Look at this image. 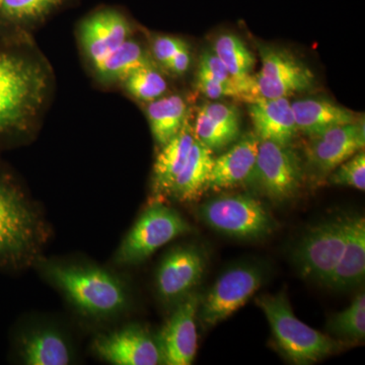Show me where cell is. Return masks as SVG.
I'll return each instance as SVG.
<instances>
[{"label":"cell","mask_w":365,"mask_h":365,"mask_svg":"<svg viewBox=\"0 0 365 365\" xmlns=\"http://www.w3.org/2000/svg\"><path fill=\"white\" fill-rule=\"evenodd\" d=\"M51 73L35 52L0 43V137L25 131L40 116Z\"/></svg>","instance_id":"cell-1"},{"label":"cell","mask_w":365,"mask_h":365,"mask_svg":"<svg viewBox=\"0 0 365 365\" xmlns=\"http://www.w3.org/2000/svg\"><path fill=\"white\" fill-rule=\"evenodd\" d=\"M43 271L72 306L90 318H111L122 313L128 304L124 283L98 266L48 262L43 265Z\"/></svg>","instance_id":"cell-2"},{"label":"cell","mask_w":365,"mask_h":365,"mask_svg":"<svg viewBox=\"0 0 365 365\" xmlns=\"http://www.w3.org/2000/svg\"><path fill=\"white\" fill-rule=\"evenodd\" d=\"M278 347L295 364H311L337 351L339 344L295 317L284 292L257 297Z\"/></svg>","instance_id":"cell-3"},{"label":"cell","mask_w":365,"mask_h":365,"mask_svg":"<svg viewBox=\"0 0 365 365\" xmlns=\"http://www.w3.org/2000/svg\"><path fill=\"white\" fill-rule=\"evenodd\" d=\"M41 223L18 187L0 174V265L19 266L33 256Z\"/></svg>","instance_id":"cell-4"},{"label":"cell","mask_w":365,"mask_h":365,"mask_svg":"<svg viewBox=\"0 0 365 365\" xmlns=\"http://www.w3.org/2000/svg\"><path fill=\"white\" fill-rule=\"evenodd\" d=\"M191 232V225L176 209L155 202L144 210L124 237L115 262L119 266L138 265L173 240Z\"/></svg>","instance_id":"cell-5"},{"label":"cell","mask_w":365,"mask_h":365,"mask_svg":"<svg viewBox=\"0 0 365 365\" xmlns=\"http://www.w3.org/2000/svg\"><path fill=\"white\" fill-rule=\"evenodd\" d=\"M199 216L209 227L227 237L259 240L272 234L276 227L270 212L249 195H222L206 201Z\"/></svg>","instance_id":"cell-6"},{"label":"cell","mask_w":365,"mask_h":365,"mask_svg":"<svg viewBox=\"0 0 365 365\" xmlns=\"http://www.w3.org/2000/svg\"><path fill=\"white\" fill-rule=\"evenodd\" d=\"M265 276L264 268L255 263L225 270L199 302L198 318L204 328L218 325L239 311L258 292Z\"/></svg>","instance_id":"cell-7"},{"label":"cell","mask_w":365,"mask_h":365,"mask_svg":"<svg viewBox=\"0 0 365 365\" xmlns=\"http://www.w3.org/2000/svg\"><path fill=\"white\" fill-rule=\"evenodd\" d=\"M346 241L345 215L313 225L304 232L294 252L302 277L328 285L339 263Z\"/></svg>","instance_id":"cell-8"},{"label":"cell","mask_w":365,"mask_h":365,"mask_svg":"<svg viewBox=\"0 0 365 365\" xmlns=\"http://www.w3.org/2000/svg\"><path fill=\"white\" fill-rule=\"evenodd\" d=\"M252 180L270 200L284 202L299 191L304 170L299 158L289 145L260 139Z\"/></svg>","instance_id":"cell-9"},{"label":"cell","mask_w":365,"mask_h":365,"mask_svg":"<svg viewBox=\"0 0 365 365\" xmlns=\"http://www.w3.org/2000/svg\"><path fill=\"white\" fill-rule=\"evenodd\" d=\"M261 69L255 76L259 98H288L309 90L314 85V74L297 56L275 46L259 47Z\"/></svg>","instance_id":"cell-10"},{"label":"cell","mask_w":365,"mask_h":365,"mask_svg":"<svg viewBox=\"0 0 365 365\" xmlns=\"http://www.w3.org/2000/svg\"><path fill=\"white\" fill-rule=\"evenodd\" d=\"M206 254L193 245L170 250L163 257L155 275L160 299L167 304H176L194 292L205 271Z\"/></svg>","instance_id":"cell-11"},{"label":"cell","mask_w":365,"mask_h":365,"mask_svg":"<svg viewBox=\"0 0 365 365\" xmlns=\"http://www.w3.org/2000/svg\"><path fill=\"white\" fill-rule=\"evenodd\" d=\"M309 137L304 150L307 165L317 176H328L341 163L364 150V117L354 123L335 127Z\"/></svg>","instance_id":"cell-12"},{"label":"cell","mask_w":365,"mask_h":365,"mask_svg":"<svg viewBox=\"0 0 365 365\" xmlns=\"http://www.w3.org/2000/svg\"><path fill=\"white\" fill-rule=\"evenodd\" d=\"M93 352L115 365L163 364L162 350L158 338L139 325L102 334L93 343Z\"/></svg>","instance_id":"cell-13"},{"label":"cell","mask_w":365,"mask_h":365,"mask_svg":"<svg viewBox=\"0 0 365 365\" xmlns=\"http://www.w3.org/2000/svg\"><path fill=\"white\" fill-rule=\"evenodd\" d=\"M131 35L130 21L113 9L93 11L79 26V42L93 71Z\"/></svg>","instance_id":"cell-14"},{"label":"cell","mask_w":365,"mask_h":365,"mask_svg":"<svg viewBox=\"0 0 365 365\" xmlns=\"http://www.w3.org/2000/svg\"><path fill=\"white\" fill-rule=\"evenodd\" d=\"M200 297L192 292L175 306L172 316L158 338L163 364L190 365L198 347L196 321Z\"/></svg>","instance_id":"cell-15"},{"label":"cell","mask_w":365,"mask_h":365,"mask_svg":"<svg viewBox=\"0 0 365 365\" xmlns=\"http://www.w3.org/2000/svg\"><path fill=\"white\" fill-rule=\"evenodd\" d=\"M260 138L250 133L213 160L207 190L235 188L253 179Z\"/></svg>","instance_id":"cell-16"},{"label":"cell","mask_w":365,"mask_h":365,"mask_svg":"<svg viewBox=\"0 0 365 365\" xmlns=\"http://www.w3.org/2000/svg\"><path fill=\"white\" fill-rule=\"evenodd\" d=\"M346 241L342 256L328 285L336 290L359 287L365 276V220L361 215H345Z\"/></svg>","instance_id":"cell-17"},{"label":"cell","mask_w":365,"mask_h":365,"mask_svg":"<svg viewBox=\"0 0 365 365\" xmlns=\"http://www.w3.org/2000/svg\"><path fill=\"white\" fill-rule=\"evenodd\" d=\"M248 110L256 135L261 140L289 145L297 129L288 98H262L250 103Z\"/></svg>","instance_id":"cell-18"},{"label":"cell","mask_w":365,"mask_h":365,"mask_svg":"<svg viewBox=\"0 0 365 365\" xmlns=\"http://www.w3.org/2000/svg\"><path fill=\"white\" fill-rule=\"evenodd\" d=\"M195 141L190 117L167 143L163 144L155 158L153 170V193L157 197L170 196L175 180L181 172Z\"/></svg>","instance_id":"cell-19"},{"label":"cell","mask_w":365,"mask_h":365,"mask_svg":"<svg viewBox=\"0 0 365 365\" xmlns=\"http://www.w3.org/2000/svg\"><path fill=\"white\" fill-rule=\"evenodd\" d=\"M297 131L313 136L329 129L354 123L359 115L322 98H304L292 103Z\"/></svg>","instance_id":"cell-20"},{"label":"cell","mask_w":365,"mask_h":365,"mask_svg":"<svg viewBox=\"0 0 365 365\" xmlns=\"http://www.w3.org/2000/svg\"><path fill=\"white\" fill-rule=\"evenodd\" d=\"M19 347L25 364L67 365L72 361V350L66 338L50 327L24 334Z\"/></svg>","instance_id":"cell-21"},{"label":"cell","mask_w":365,"mask_h":365,"mask_svg":"<svg viewBox=\"0 0 365 365\" xmlns=\"http://www.w3.org/2000/svg\"><path fill=\"white\" fill-rule=\"evenodd\" d=\"M213 160V151L195 139L184 167L175 180L170 196L179 202L198 201L207 191Z\"/></svg>","instance_id":"cell-22"},{"label":"cell","mask_w":365,"mask_h":365,"mask_svg":"<svg viewBox=\"0 0 365 365\" xmlns=\"http://www.w3.org/2000/svg\"><path fill=\"white\" fill-rule=\"evenodd\" d=\"M146 115L153 138L162 148L181 130L189 111L181 96L172 95L150 102L146 108Z\"/></svg>","instance_id":"cell-23"},{"label":"cell","mask_w":365,"mask_h":365,"mask_svg":"<svg viewBox=\"0 0 365 365\" xmlns=\"http://www.w3.org/2000/svg\"><path fill=\"white\" fill-rule=\"evenodd\" d=\"M155 64L143 46L129 38L102 62L96 74L105 83L123 81L141 67Z\"/></svg>","instance_id":"cell-24"},{"label":"cell","mask_w":365,"mask_h":365,"mask_svg":"<svg viewBox=\"0 0 365 365\" xmlns=\"http://www.w3.org/2000/svg\"><path fill=\"white\" fill-rule=\"evenodd\" d=\"M66 0H0V21L18 28H33L51 16Z\"/></svg>","instance_id":"cell-25"},{"label":"cell","mask_w":365,"mask_h":365,"mask_svg":"<svg viewBox=\"0 0 365 365\" xmlns=\"http://www.w3.org/2000/svg\"><path fill=\"white\" fill-rule=\"evenodd\" d=\"M213 52L227 67L235 83L252 76L255 56L244 41L234 34H222L216 38Z\"/></svg>","instance_id":"cell-26"},{"label":"cell","mask_w":365,"mask_h":365,"mask_svg":"<svg viewBox=\"0 0 365 365\" xmlns=\"http://www.w3.org/2000/svg\"><path fill=\"white\" fill-rule=\"evenodd\" d=\"M329 332L350 341H361L365 337V295L359 292L349 307L334 314L328 323Z\"/></svg>","instance_id":"cell-27"},{"label":"cell","mask_w":365,"mask_h":365,"mask_svg":"<svg viewBox=\"0 0 365 365\" xmlns=\"http://www.w3.org/2000/svg\"><path fill=\"white\" fill-rule=\"evenodd\" d=\"M122 83L131 97L145 103L162 98L168 90L167 81L155 64L137 69Z\"/></svg>","instance_id":"cell-28"},{"label":"cell","mask_w":365,"mask_h":365,"mask_svg":"<svg viewBox=\"0 0 365 365\" xmlns=\"http://www.w3.org/2000/svg\"><path fill=\"white\" fill-rule=\"evenodd\" d=\"M193 131L196 140L213 153L223 150L239 138V136L213 121L200 109L193 125Z\"/></svg>","instance_id":"cell-29"},{"label":"cell","mask_w":365,"mask_h":365,"mask_svg":"<svg viewBox=\"0 0 365 365\" xmlns=\"http://www.w3.org/2000/svg\"><path fill=\"white\" fill-rule=\"evenodd\" d=\"M329 182L336 186L365 190V153L360 150L329 175Z\"/></svg>","instance_id":"cell-30"},{"label":"cell","mask_w":365,"mask_h":365,"mask_svg":"<svg viewBox=\"0 0 365 365\" xmlns=\"http://www.w3.org/2000/svg\"><path fill=\"white\" fill-rule=\"evenodd\" d=\"M200 110H202L208 117L223 128L240 136L241 121H240L239 110L235 106L227 104V103H206L201 106Z\"/></svg>","instance_id":"cell-31"},{"label":"cell","mask_w":365,"mask_h":365,"mask_svg":"<svg viewBox=\"0 0 365 365\" xmlns=\"http://www.w3.org/2000/svg\"><path fill=\"white\" fill-rule=\"evenodd\" d=\"M196 83L200 93L210 100H218L225 97L235 98L237 95L234 85L222 83L201 67H198L197 71Z\"/></svg>","instance_id":"cell-32"},{"label":"cell","mask_w":365,"mask_h":365,"mask_svg":"<svg viewBox=\"0 0 365 365\" xmlns=\"http://www.w3.org/2000/svg\"><path fill=\"white\" fill-rule=\"evenodd\" d=\"M185 43L186 42L180 38L173 37V36H157L151 46L153 58L165 67Z\"/></svg>","instance_id":"cell-33"},{"label":"cell","mask_w":365,"mask_h":365,"mask_svg":"<svg viewBox=\"0 0 365 365\" xmlns=\"http://www.w3.org/2000/svg\"><path fill=\"white\" fill-rule=\"evenodd\" d=\"M198 67L205 69L211 76H215V78L220 79L222 83L235 86L234 79L230 76L227 67L223 66L222 62L216 56L215 52H204L203 54L201 55ZM235 93H237V91H235Z\"/></svg>","instance_id":"cell-34"},{"label":"cell","mask_w":365,"mask_h":365,"mask_svg":"<svg viewBox=\"0 0 365 365\" xmlns=\"http://www.w3.org/2000/svg\"><path fill=\"white\" fill-rule=\"evenodd\" d=\"M190 63H191V55H190L189 46L187 43H185L178 50L174 57L170 60L169 63L165 66V68L172 73L176 74V76H182L188 71Z\"/></svg>","instance_id":"cell-35"}]
</instances>
